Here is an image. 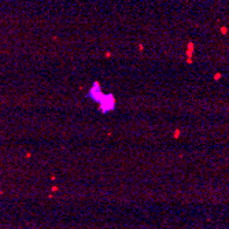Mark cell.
<instances>
[{
	"label": "cell",
	"instance_id": "obj_3",
	"mask_svg": "<svg viewBox=\"0 0 229 229\" xmlns=\"http://www.w3.org/2000/svg\"><path fill=\"white\" fill-rule=\"evenodd\" d=\"M214 78H215V80H218V78H221V74H219V73H217V74H215V77H214Z\"/></svg>",
	"mask_w": 229,
	"mask_h": 229
},
{
	"label": "cell",
	"instance_id": "obj_1",
	"mask_svg": "<svg viewBox=\"0 0 229 229\" xmlns=\"http://www.w3.org/2000/svg\"><path fill=\"white\" fill-rule=\"evenodd\" d=\"M98 107L103 114H107L110 111H114L117 107V102L111 93H103V96L100 98V100L98 102Z\"/></svg>",
	"mask_w": 229,
	"mask_h": 229
},
{
	"label": "cell",
	"instance_id": "obj_2",
	"mask_svg": "<svg viewBox=\"0 0 229 229\" xmlns=\"http://www.w3.org/2000/svg\"><path fill=\"white\" fill-rule=\"evenodd\" d=\"M103 91H102V87H100V84L98 83V81H95L93 83V85L89 88V91H88V93H87V98H89L92 102H95L96 104H98V102L100 100V98L103 96Z\"/></svg>",
	"mask_w": 229,
	"mask_h": 229
}]
</instances>
